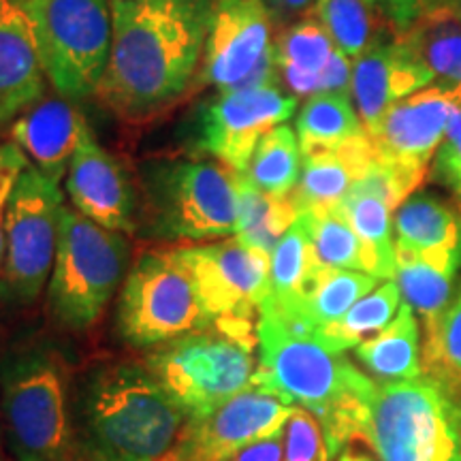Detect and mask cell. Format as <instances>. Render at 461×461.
Masks as SVG:
<instances>
[{
  "label": "cell",
  "mask_w": 461,
  "mask_h": 461,
  "mask_svg": "<svg viewBox=\"0 0 461 461\" xmlns=\"http://www.w3.org/2000/svg\"><path fill=\"white\" fill-rule=\"evenodd\" d=\"M112 50L96 96L126 120L180 99L203 58L214 0H107Z\"/></svg>",
  "instance_id": "cell-1"
},
{
  "label": "cell",
  "mask_w": 461,
  "mask_h": 461,
  "mask_svg": "<svg viewBox=\"0 0 461 461\" xmlns=\"http://www.w3.org/2000/svg\"><path fill=\"white\" fill-rule=\"evenodd\" d=\"M258 363L252 387L302 406L319 419L327 457L336 461L357 438L366 440L378 384L322 342L314 327L265 302L257 322Z\"/></svg>",
  "instance_id": "cell-2"
},
{
  "label": "cell",
  "mask_w": 461,
  "mask_h": 461,
  "mask_svg": "<svg viewBox=\"0 0 461 461\" xmlns=\"http://www.w3.org/2000/svg\"><path fill=\"white\" fill-rule=\"evenodd\" d=\"M79 428L90 461H167L186 438L190 417L148 370L115 366L86 387Z\"/></svg>",
  "instance_id": "cell-3"
},
{
  "label": "cell",
  "mask_w": 461,
  "mask_h": 461,
  "mask_svg": "<svg viewBox=\"0 0 461 461\" xmlns=\"http://www.w3.org/2000/svg\"><path fill=\"white\" fill-rule=\"evenodd\" d=\"M258 319L218 316L203 330L157 346L146 370L190 420L205 417L252 387Z\"/></svg>",
  "instance_id": "cell-4"
},
{
  "label": "cell",
  "mask_w": 461,
  "mask_h": 461,
  "mask_svg": "<svg viewBox=\"0 0 461 461\" xmlns=\"http://www.w3.org/2000/svg\"><path fill=\"white\" fill-rule=\"evenodd\" d=\"M129 244L75 207L62 205L54 269L48 299L58 325L84 331L95 325L112 302L126 272Z\"/></svg>",
  "instance_id": "cell-5"
},
{
  "label": "cell",
  "mask_w": 461,
  "mask_h": 461,
  "mask_svg": "<svg viewBox=\"0 0 461 461\" xmlns=\"http://www.w3.org/2000/svg\"><path fill=\"white\" fill-rule=\"evenodd\" d=\"M366 440L380 461H461V406L436 378L380 383Z\"/></svg>",
  "instance_id": "cell-6"
},
{
  "label": "cell",
  "mask_w": 461,
  "mask_h": 461,
  "mask_svg": "<svg viewBox=\"0 0 461 461\" xmlns=\"http://www.w3.org/2000/svg\"><path fill=\"white\" fill-rule=\"evenodd\" d=\"M48 82L68 101L96 95L112 50L107 0H22Z\"/></svg>",
  "instance_id": "cell-7"
},
{
  "label": "cell",
  "mask_w": 461,
  "mask_h": 461,
  "mask_svg": "<svg viewBox=\"0 0 461 461\" xmlns=\"http://www.w3.org/2000/svg\"><path fill=\"white\" fill-rule=\"evenodd\" d=\"M0 406L17 461H65L71 451L65 376L48 355L26 353L0 372Z\"/></svg>",
  "instance_id": "cell-8"
},
{
  "label": "cell",
  "mask_w": 461,
  "mask_h": 461,
  "mask_svg": "<svg viewBox=\"0 0 461 461\" xmlns=\"http://www.w3.org/2000/svg\"><path fill=\"white\" fill-rule=\"evenodd\" d=\"M212 321L176 250L146 252L126 276L118 330L131 346H160L203 330Z\"/></svg>",
  "instance_id": "cell-9"
},
{
  "label": "cell",
  "mask_w": 461,
  "mask_h": 461,
  "mask_svg": "<svg viewBox=\"0 0 461 461\" xmlns=\"http://www.w3.org/2000/svg\"><path fill=\"white\" fill-rule=\"evenodd\" d=\"M62 193L58 182L28 167L5 212L7 252L0 269V299L28 305L41 295L56 261Z\"/></svg>",
  "instance_id": "cell-10"
},
{
  "label": "cell",
  "mask_w": 461,
  "mask_h": 461,
  "mask_svg": "<svg viewBox=\"0 0 461 461\" xmlns=\"http://www.w3.org/2000/svg\"><path fill=\"white\" fill-rule=\"evenodd\" d=\"M203 82L221 92L278 82L272 11L265 0H214L203 51Z\"/></svg>",
  "instance_id": "cell-11"
},
{
  "label": "cell",
  "mask_w": 461,
  "mask_h": 461,
  "mask_svg": "<svg viewBox=\"0 0 461 461\" xmlns=\"http://www.w3.org/2000/svg\"><path fill=\"white\" fill-rule=\"evenodd\" d=\"M240 173L224 165L177 163L158 186V222L167 235L186 240L229 238L238 230Z\"/></svg>",
  "instance_id": "cell-12"
},
{
  "label": "cell",
  "mask_w": 461,
  "mask_h": 461,
  "mask_svg": "<svg viewBox=\"0 0 461 461\" xmlns=\"http://www.w3.org/2000/svg\"><path fill=\"white\" fill-rule=\"evenodd\" d=\"M186 265L199 297L212 319L218 316H258L272 293V261L269 255L248 248L238 240L216 244L176 248Z\"/></svg>",
  "instance_id": "cell-13"
},
{
  "label": "cell",
  "mask_w": 461,
  "mask_h": 461,
  "mask_svg": "<svg viewBox=\"0 0 461 461\" xmlns=\"http://www.w3.org/2000/svg\"><path fill=\"white\" fill-rule=\"evenodd\" d=\"M297 109V99L276 84L221 92L201 113L199 146L235 173H244L258 141L285 124Z\"/></svg>",
  "instance_id": "cell-14"
},
{
  "label": "cell",
  "mask_w": 461,
  "mask_h": 461,
  "mask_svg": "<svg viewBox=\"0 0 461 461\" xmlns=\"http://www.w3.org/2000/svg\"><path fill=\"white\" fill-rule=\"evenodd\" d=\"M457 113H461V90L434 84L391 105L367 129V135L378 158L425 180L431 158Z\"/></svg>",
  "instance_id": "cell-15"
},
{
  "label": "cell",
  "mask_w": 461,
  "mask_h": 461,
  "mask_svg": "<svg viewBox=\"0 0 461 461\" xmlns=\"http://www.w3.org/2000/svg\"><path fill=\"white\" fill-rule=\"evenodd\" d=\"M293 408L257 387L241 391L205 417L190 420L186 438L167 461H224L252 442L280 434Z\"/></svg>",
  "instance_id": "cell-16"
},
{
  "label": "cell",
  "mask_w": 461,
  "mask_h": 461,
  "mask_svg": "<svg viewBox=\"0 0 461 461\" xmlns=\"http://www.w3.org/2000/svg\"><path fill=\"white\" fill-rule=\"evenodd\" d=\"M436 82V75L425 65L403 34L372 45L353 65L350 92L357 103L363 126L372 129L391 105Z\"/></svg>",
  "instance_id": "cell-17"
},
{
  "label": "cell",
  "mask_w": 461,
  "mask_h": 461,
  "mask_svg": "<svg viewBox=\"0 0 461 461\" xmlns=\"http://www.w3.org/2000/svg\"><path fill=\"white\" fill-rule=\"evenodd\" d=\"M67 193L75 210L115 233L135 229V190L118 158L95 137L79 148L67 173Z\"/></svg>",
  "instance_id": "cell-18"
},
{
  "label": "cell",
  "mask_w": 461,
  "mask_h": 461,
  "mask_svg": "<svg viewBox=\"0 0 461 461\" xmlns=\"http://www.w3.org/2000/svg\"><path fill=\"white\" fill-rule=\"evenodd\" d=\"M274 60L295 96L350 92L353 65L319 20H302L280 34Z\"/></svg>",
  "instance_id": "cell-19"
},
{
  "label": "cell",
  "mask_w": 461,
  "mask_h": 461,
  "mask_svg": "<svg viewBox=\"0 0 461 461\" xmlns=\"http://www.w3.org/2000/svg\"><path fill=\"white\" fill-rule=\"evenodd\" d=\"M11 135L34 167L54 182L67 176L75 154L92 140L86 115L65 96L34 103L15 120Z\"/></svg>",
  "instance_id": "cell-20"
},
{
  "label": "cell",
  "mask_w": 461,
  "mask_h": 461,
  "mask_svg": "<svg viewBox=\"0 0 461 461\" xmlns=\"http://www.w3.org/2000/svg\"><path fill=\"white\" fill-rule=\"evenodd\" d=\"M45 73L26 9L17 0H0V126L39 103Z\"/></svg>",
  "instance_id": "cell-21"
},
{
  "label": "cell",
  "mask_w": 461,
  "mask_h": 461,
  "mask_svg": "<svg viewBox=\"0 0 461 461\" xmlns=\"http://www.w3.org/2000/svg\"><path fill=\"white\" fill-rule=\"evenodd\" d=\"M374 158L376 148L367 131L342 146L303 157L302 176L291 193L297 214L338 207Z\"/></svg>",
  "instance_id": "cell-22"
},
{
  "label": "cell",
  "mask_w": 461,
  "mask_h": 461,
  "mask_svg": "<svg viewBox=\"0 0 461 461\" xmlns=\"http://www.w3.org/2000/svg\"><path fill=\"white\" fill-rule=\"evenodd\" d=\"M395 282L403 302L420 314L425 327L440 319L453 299V285L461 269V246L434 250L395 248Z\"/></svg>",
  "instance_id": "cell-23"
},
{
  "label": "cell",
  "mask_w": 461,
  "mask_h": 461,
  "mask_svg": "<svg viewBox=\"0 0 461 461\" xmlns=\"http://www.w3.org/2000/svg\"><path fill=\"white\" fill-rule=\"evenodd\" d=\"M355 357L380 383H406L420 378L419 322L414 310L402 302L395 319L355 348Z\"/></svg>",
  "instance_id": "cell-24"
},
{
  "label": "cell",
  "mask_w": 461,
  "mask_h": 461,
  "mask_svg": "<svg viewBox=\"0 0 461 461\" xmlns=\"http://www.w3.org/2000/svg\"><path fill=\"white\" fill-rule=\"evenodd\" d=\"M269 261H272V274H269L272 293L267 302L282 312H293L325 269V265L316 257L310 229L302 216H297L291 229L282 235Z\"/></svg>",
  "instance_id": "cell-25"
},
{
  "label": "cell",
  "mask_w": 461,
  "mask_h": 461,
  "mask_svg": "<svg viewBox=\"0 0 461 461\" xmlns=\"http://www.w3.org/2000/svg\"><path fill=\"white\" fill-rule=\"evenodd\" d=\"M297 140L302 157L331 149L366 132L350 92H322L305 101L297 115Z\"/></svg>",
  "instance_id": "cell-26"
},
{
  "label": "cell",
  "mask_w": 461,
  "mask_h": 461,
  "mask_svg": "<svg viewBox=\"0 0 461 461\" xmlns=\"http://www.w3.org/2000/svg\"><path fill=\"white\" fill-rule=\"evenodd\" d=\"M403 37L436 75L434 84L461 90V24L451 11L436 5Z\"/></svg>",
  "instance_id": "cell-27"
},
{
  "label": "cell",
  "mask_w": 461,
  "mask_h": 461,
  "mask_svg": "<svg viewBox=\"0 0 461 461\" xmlns=\"http://www.w3.org/2000/svg\"><path fill=\"white\" fill-rule=\"evenodd\" d=\"M395 248L434 250L461 246V216L429 194L408 197L395 214Z\"/></svg>",
  "instance_id": "cell-28"
},
{
  "label": "cell",
  "mask_w": 461,
  "mask_h": 461,
  "mask_svg": "<svg viewBox=\"0 0 461 461\" xmlns=\"http://www.w3.org/2000/svg\"><path fill=\"white\" fill-rule=\"evenodd\" d=\"M378 282L380 280L376 276L370 274L325 267L319 280L314 282V286L310 288L308 295L303 297V302L293 312L285 314L314 327V330H321V327H327L342 319L359 299L370 295L374 288L378 286Z\"/></svg>",
  "instance_id": "cell-29"
},
{
  "label": "cell",
  "mask_w": 461,
  "mask_h": 461,
  "mask_svg": "<svg viewBox=\"0 0 461 461\" xmlns=\"http://www.w3.org/2000/svg\"><path fill=\"white\" fill-rule=\"evenodd\" d=\"M314 11L336 48L353 62L383 39L397 37L367 0H316Z\"/></svg>",
  "instance_id": "cell-30"
},
{
  "label": "cell",
  "mask_w": 461,
  "mask_h": 461,
  "mask_svg": "<svg viewBox=\"0 0 461 461\" xmlns=\"http://www.w3.org/2000/svg\"><path fill=\"white\" fill-rule=\"evenodd\" d=\"M338 207L370 252L372 274L378 280H393L397 267L395 244L391 240L393 207L378 194L357 188H350Z\"/></svg>",
  "instance_id": "cell-31"
},
{
  "label": "cell",
  "mask_w": 461,
  "mask_h": 461,
  "mask_svg": "<svg viewBox=\"0 0 461 461\" xmlns=\"http://www.w3.org/2000/svg\"><path fill=\"white\" fill-rule=\"evenodd\" d=\"M297 221V210L288 197L267 194L240 176V216L235 240L272 257L282 235Z\"/></svg>",
  "instance_id": "cell-32"
},
{
  "label": "cell",
  "mask_w": 461,
  "mask_h": 461,
  "mask_svg": "<svg viewBox=\"0 0 461 461\" xmlns=\"http://www.w3.org/2000/svg\"><path fill=\"white\" fill-rule=\"evenodd\" d=\"M302 148L291 126H276L258 141L241 177L252 186L276 197H288L302 176Z\"/></svg>",
  "instance_id": "cell-33"
},
{
  "label": "cell",
  "mask_w": 461,
  "mask_h": 461,
  "mask_svg": "<svg viewBox=\"0 0 461 461\" xmlns=\"http://www.w3.org/2000/svg\"><path fill=\"white\" fill-rule=\"evenodd\" d=\"M400 305L402 291L397 282L384 280L383 285L374 288L370 295L359 299L342 319L316 331L331 350L346 353L348 348H357L361 342L383 331L395 319Z\"/></svg>",
  "instance_id": "cell-34"
},
{
  "label": "cell",
  "mask_w": 461,
  "mask_h": 461,
  "mask_svg": "<svg viewBox=\"0 0 461 461\" xmlns=\"http://www.w3.org/2000/svg\"><path fill=\"white\" fill-rule=\"evenodd\" d=\"M297 216H302L308 224L314 252L325 267L353 269V272L374 276L370 252L363 246L359 235L346 221L339 207L302 212Z\"/></svg>",
  "instance_id": "cell-35"
},
{
  "label": "cell",
  "mask_w": 461,
  "mask_h": 461,
  "mask_svg": "<svg viewBox=\"0 0 461 461\" xmlns=\"http://www.w3.org/2000/svg\"><path fill=\"white\" fill-rule=\"evenodd\" d=\"M425 361L438 383L448 391H461V288L440 319L425 327Z\"/></svg>",
  "instance_id": "cell-36"
},
{
  "label": "cell",
  "mask_w": 461,
  "mask_h": 461,
  "mask_svg": "<svg viewBox=\"0 0 461 461\" xmlns=\"http://www.w3.org/2000/svg\"><path fill=\"white\" fill-rule=\"evenodd\" d=\"M285 461H330L319 419L302 406L293 408L285 429Z\"/></svg>",
  "instance_id": "cell-37"
},
{
  "label": "cell",
  "mask_w": 461,
  "mask_h": 461,
  "mask_svg": "<svg viewBox=\"0 0 461 461\" xmlns=\"http://www.w3.org/2000/svg\"><path fill=\"white\" fill-rule=\"evenodd\" d=\"M434 173L461 201V113L455 115L434 157Z\"/></svg>",
  "instance_id": "cell-38"
},
{
  "label": "cell",
  "mask_w": 461,
  "mask_h": 461,
  "mask_svg": "<svg viewBox=\"0 0 461 461\" xmlns=\"http://www.w3.org/2000/svg\"><path fill=\"white\" fill-rule=\"evenodd\" d=\"M395 34H403L420 15L436 7L438 0H367Z\"/></svg>",
  "instance_id": "cell-39"
},
{
  "label": "cell",
  "mask_w": 461,
  "mask_h": 461,
  "mask_svg": "<svg viewBox=\"0 0 461 461\" xmlns=\"http://www.w3.org/2000/svg\"><path fill=\"white\" fill-rule=\"evenodd\" d=\"M28 167L26 152L15 141L0 143V214H5V207Z\"/></svg>",
  "instance_id": "cell-40"
},
{
  "label": "cell",
  "mask_w": 461,
  "mask_h": 461,
  "mask_svg": "<svg viewBox=\"0 0 461 461\" xmlns=\"http://www.w3.org/2000/svg\"><path fill=\"white\" fill-rule=\"evenodd\" d=\"M282 431L263 440L252 442L241 448V451L233 453L224 461H285V442H282Z\"/></svg>",
  "instance_id": "cell-41"
},
{
  "label": "cell",
  "mask_w": 461,
  "mask_h": 461,
  "mask_svg": "<svg viewBox=\"0 0 461 461\" xmlns=\"http://www.w3.org/2000/svg\"><path fill=\"white\" fill-rule=\"evenodd\" d=\"M269 11L280 17H295L316 7V0H265Z\"/></svg>",
  "instance_id": "cell-42"
},
{
  "label": "cell",
  "mask_w": 461,
  "mask_h": 461,
  "mask_svg": "<svg viewBox=\"0 0 461 461\" xmlns=\"http://www.w3.org/2000/svg\"><path fill=\"white\" fill-rule=\"evenodd\" d=\"M5 252H7V235H5V214H0V269L5 263Z\"/></svg>",
  "instance_id": "cell-43"
},
{
  "label": "cell",
  "mask_w": 461,
  "mask_h": 461,
  "mask_svg": "<svg viewBox=\"0 0 461 461\" xmlns=\"http://www.w3.org/2000/svg\"><path fill=\"white\" fill-rule=\"evenodd\" d=\"M438 5L447 7L451 14L457 17V22L461 24V0H438Z\"/></svg>",
  "instance_id": "cell-44"
},
{
  "label": "cell",
  "mask_w": 461,
  "mask_h": 461,
  "mask_svg": "<svg viewBox=\"0 0 461 461\" xmlns=\"http://www.w3.org/2000/svg\"><path fill=\"white\" fill-rule=\"evenodd\" d=\"M336 461H374V459L367 457L366 453H359V451H344Z\"/></svg>",
  "instance_id": "cell-45"
},
{
  "label": "cell",
  "mask_w": 461,
  "mask_h": 461,
  "mask_svg": "<svg viewBox=\"0 0 461 461\" xmlns=\"http://www.w3.org/2000/svg\"><path fill=\"white\" fill-rule=\"evenodd\" d=\"M0 461H5V457H3V447H0Z\"/></svg>",
  "instance_id": "cell-46"
},
{
  "label": "cell",
  "mask_w": 461,
  "mask_h": 461,
  "mask_svg": "<svg viewBox=\"0 0 461 461\" xmlns=\"http://www.w3.org/2000/svg\"><path fill=\"white\" fill-rule=\"evenodd\" d=\"M17 3H22V0H17Z\"/></svg>",
  "instance_id": "cell-47"
}]
</instances>
